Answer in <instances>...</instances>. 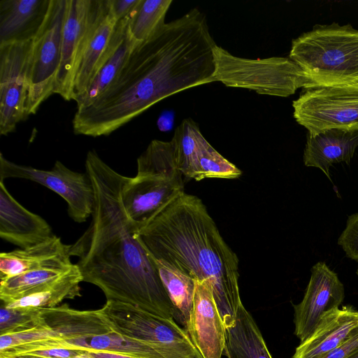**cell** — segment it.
Instances as JSON below:
<instances>
[{
    "label": "cell",
    "instance_id": "6da1fadb",
    "mask_svg": "<svg viewBox=\"0 0 358 358\" xmlns=\"http://www.w3.org/2000/svg\"><path fill=\"white\" fill-rule=\"evenodd\" d=\"M215 44L205 15L197 8L166 23L134 50L105 92L77 108L74 134L108 136L164 99L215 82Z\"/></svg>",
    "mask_w": 358,
    "mask_h": 358
},
{
    "label": "cell",
    "instance_id": "7a4b0ae2",
    "mask_svg": "<svg viewBox=\"0 0 358 358\" xmlns=\"http://www.w3.org/2000/svg\"><path fill=\"white\" fill-rule=\"evenodd\" d=\"M86 173L94 191L88 228L73 244L71 257L83 281L100 288L107 300L135 306L164 318H176L175 308L152 258L137 237L139 226L122 202L124 176L109 166L94 150L87 152Z\"/></svg>",
    "mask_w": 358,
    "mask_h": 358
},
{
    "label": "cell",
    "instance_id": "3957f363",
    "mask_svg": "<svg viewBox=\"0 0 358 358\" xmlns=\"http://www.w3.org/2000/svg\"><path fill=\"white\" fill-rule=\"evenodd\" d=\"M137 237L150 257L199 281H208L225 328L242 303L238 259L202 201L182 192L141 226Z\"/></svg>",
    "mask_w": 358,
    "mask_h": 358
},
{
    "label": "cell",
    "instance_id": "277c9868",
    "mask_svg": "<svg viewBox=\"0 0 358 358\" xmlns=\"http://www.w3.org/2000/svg\"><path fill=\"white\" fill-rule=\"evenodd\" d=\"M289 59L310 87L358 84V29L350 24H316L292 42Z\"/></svg>",
    "mask_w": 358,
    "mask_h": 358
},
{
    "label": "cell",
    "instance_id": "5b68a950",
    "mask_svg": "<svg viewBox=\"0 0 358 358\" xmlns=\"http://www.w3.org/2000/svg\"><path fill=\"white\" fill-rule=\"evenodd\" d=\"M184 192L171 141H152L137 159V173L122 187V205L139 227Z\"/></svg>",
    "mask_w": 358,
    "mask_h": 358
},
{
    "label": "cell",
    "instance_id": "8992f818",
    "mask_svg": "<svg viewBox=\"0 0 358 358\" xmlns=\"http://www.w3.org/2000/svg\"><path fill=\"white\" fill-rule=\"evenodd\" d=\"M214 81L227 87L245 88L260 94L287 97L302 87H310V82L292 59L282 57L246 59L231 55L215 45Z\"/></svg>",
    "mask_w": 358,
    "mask_h": 358
},
{
    "label": "cell",
    "instance_id": "52a82bcc",
    "mask_svg": "<svg viewBox=\"0 0 358 358\" xmlns=\"http://www.w3.org/2000/svg\"><path fill=\"white\" fill-rule=\"evenodd\" d=\"M99 310L113 331L151 345L164 358H203L187 330L173 318L113 300Z\"/></svg>",
    "mask_w": 358,
    "mask_h": 358
},
{
    "label": "cell",
    "instance_id": "ba28073f",
    "mask_svg": "<svg viewBox=\"0 0 358 358\" xmlns=\"http://www.w3.org/2000/svg\"><path fill=\"white\" fill-rule=\"evenodd\" d=\"M67 0H50L43 25L31 42L28 67L27 117L52 94L62 57Z\"/></svg>",
    "mask_w": 358,
    "mask_h": 358
},
{
    "label": "cell",
    "instance_id": "9c48e42d",
    "mask_svg": "<svg viewBox=\"0 0 358 358\" xmlns=\"http://www.w3.org/2000/svg\"><path fill=\"white\" fill-rule=\"evenodd\" d=\"M292 106L296 122L309 134L358 131V84L303 89Z\"/></svg>",
    "mask_w": 358,
    "mask_h": 358
},
{
    "label": "cell",
    "instance_id": "30bf717a",
    "mask_svg": "<svg viewBox=\"0 0 358 358\" xmlns=\"http://www.w3.org/2000/svg\"><path fill=\"white\" fill-rule=\"evenodd\" d=\"M15 178L29 180L52 190L65 200L69 215L82 223L92 216L94 206V191L87 173L73 171L56 161L50 170L38 169L17 164L0 154V180Z\"/></svg>",
    "mask_w": 358,
    "mask_h": 358
},
{
    "label": "cell",
    "instance_id": "8fae6325",
    "mask_svg": "<svg viewBox=\"0 0 358 358\" xmlns=\"http://www.w3.org/2000/svg\"><path fill=\"white\" fill-rule=\"evenodd\" d=\"M31 41L0 45V134L27 117V67Z\"/></svg>",
    "mask_w": 358,
    "mask_h": 358
},
{
    "label": "cell",
    "instance_id": "7c38bea8",
    "mask_svg": "<svg viewBox=\"0 0 358 358\" xmlns=\"http://www.w3.org/2000/svg\"><path fill=\"white\" fill-rule=\"evenodd\" d=\"M108 0H93L88 30L77 58L72 87V100L85 94L96 73L112 52L119 34Z\"/></svg>",
    "mask_w": 358,
    "mask_h": 358
},
{
    "label": "cell",
    "instance_id": "4fadbf2b",
    "mask_svg": "<svg viewBox=\"0 0 358 358\" xmlns=\"http://www.w3.org/2000/svg\"><path fill=\"white\" fill-rule=\"evenodd\" d=\"M344 296V287L337 274L324 262L315 264L302 301L293 305L294 334L300 343L314 332L325 314L340 307Z\"/></svg>",
    "mask_w": 358,
    "mask_h": 358
},
{
    "label": "cell",
    "instance_id": "5bb4252c",
    "mask_svg": "<svg viewBox=\"0 0 358 358\" xmlns=\"http://www.w3.org/2000/svg\"><path fill=\"white\" fill-rule=\"evenodd\" d=\"M185 329L203 358L224 355L226 328L207 280H195L193 305Z\"/></svg>",
    "mask_w": 358,
    "mask_h": 358
},
{
    "label": "cell",
    "instance_id": "9a60e30c",
    "mask_svg": "<svg viewBox=\"0 0 358 358\" xmlns=\"http://www.w3.org/2000/svg\"><path fill=\"white\" fill-rule=\"evenodd\" d=\"M93 0H67L62 31V57L54 94L72 100L75 65L88 30Z\"/></svg>",
    "mask_w": 358,
    "mask_h": 358
},
{
    "label": "cell",
    "instance_id": "2e32d148",
    "mask_svg": "<svg viewBox=\"0 0 358 358\" xmlns=\"http://www.w3.org/2000/svg\"><path fill=\"white\" fill-rule=\"evenodd\" d=\"M54 236L50 224L21 205L0 180V237L20 248H27Z\"/></svg>",
    "mask_w": 358,
    "mask_h": 358
},
{
    "label": "cell",
    "instance_id": "e0dca14e",
    "mask_svg": "<svg viewBox=\"0 0 358 358\" xmlns=\"http://www.w3.org/2000/svg\"><path fill=\"white\" fill-rule=\"evenodd\" d=\"M358 329V310L346 305L325 314L314 332L296 347L292 358H321Z\"/></svg>",
    "mask_w": 358,
    "mask_h": 358
},
{
    "label": "cell",
    "instance_id": "ac0fdd59",
    "mask_svg": "<svg viewBox=\"0 0 358 358\" xmlns=\"http://www.w3.org/2000/svg\"><path fill=\"white\" fill-rule=\"evenodd\" d=\"M70 245L64 244L54 236L41 243L0 254V278H6L27 271L50 268L70 267Z\"/></svg>",
    "mask_w": 358,
    "mask_h": 358
},
{
    "label": "cell",
    "instance_id": "d6986e66",
    "mask_svg": "<svg viewBox=\"0 0 358 358\" xmlns=\"http://www.w3.org/2000/svg\"><path fill=\"white\" fill-rule=\"evenodd\" d=\"M50 0H1L0 45L29 41L48 14Z\"/></svg>",
    "mask_w": 358,
    "mask_h": 358
},
{
    "label": "cell",
    "instance_id": "ffe728a7",
    "mask_svg": "<svg viewBox=\"0 0 358 358\" xmlns=\"http://www.w3.org/2000/svg\"><path fill=\"white\" fill-rule=\"evenodd\" d=\"M358 147V131L329 129L307 133L303 162L308 167L320 169L330 180L329 168L334 163L350 164Z\"/></svg>",
    "mask_w": 358,
    "mask_h": 358
},
{
    "label": "cell",
    "instance_id": "44dd1931",
    "mask_svg": "<svg viewBox=\"0 0 358 358\" xmlns=\"http://www.w3.org/2000/svg\"><path fill=\"white\" fill-rule=\"evenodd\" d=\"M49 328L62 339L93 336L113 331L100 310H78L64 303L41 308Z\"/></svg>",
    "mask_w": 358,
    "mask_h": 358
},
{
    "label": "cell",
    "instance_id": "7402d4cb",
    "mask_svg": "<svg viewBox=\"0 0 358 358\" xmlns=\"http://www.w3.org/2000/svg\"><path fill=\"white\" fill-rule=\"evenodd\" d=\"M129 19L130 16L117 22L120 31L116 43L87 92L76 99L77 108L91 104L107 90L118 77L134 50L141 43L130 32Z\"/></svg>",
    "mask_w": 358,
    "mask_h": 358
},
{
    "label": "cell",
    "instance_id": "603a6c76",
    "mask_svg": "<svg viewBox=\"0 0 358 358\" xmlns=\"http://www.w3.org/2000/svg\"><path fill=\"white\" fill-rule=\"evenodd\" d=\"M47 346L49 349L106 351L137 358H164L151 345L113 331L93 336L50 339L48 341Z\"/></svg>",
    "mask_w": 358,
    "mask_h": 358
},
{
    "label": "cell",
    "instance_id": "cb8c5ba5",
    "mask_svg": "<svg viewBox=\"0 0 358 358\" xmlns=\"http://www.w3.org/2000/svg\"><path fill=\"white\" fill-rule=\"evenodd\" d=\"M227 358H273L262 334L243 303L234 324L226 328L224 355Z\"/></svg>",
    "mask_w": 358,
    "mask_h": 358
},
{
    "label": "cell",
    "instance_id": "d4e9b609",
    "mask_svg": "<svg viewBox=\"0 0 358 358\" xmlns=\"http://www.w3.org/2000/svg\"><path fill=\"white\" fill-rule=\"evenodd\" d=\"M83 282L76 264L54 280L45 285L35 293L6 306L9 307L53 308L64 299L80 296V284ZM5 305V304H4Z\"/></svg>",
    "mask_w": 358,
    "mask_h": 358
},
{
    "label": "cell",
    "instance_id": "484cf974",
    "mask_svg": "<svg viewBox=\"0 0 358 358\" xmlns=\"http://www.w3.org/2000/svg\"><path fill=\"white\" fill-rule=\"evenodd\" d=\"M203 136L192 119H185L171 141L177 166L186 179H195Z\"/></svg>",
    "mask_w": 358,
    "mask_h": 358
},
{
    "label": "cell",
    "instance_id": "4316f807",
    "mask_svg": "<svg viewBox=\"0 0 358 358\" xmlns=\"http://www.w3.org/2000/svg\"><path fill=\"white\" fill-rule=\"evenodd\" d=\"M152 259L175 308L176 317L185 328L193 305L195 280L164 262Z\"/></svg>",
    "mask_w": 358,
    "mask_h": 358
},
{
    "label": "cell",
    "instance_id": "83f0119b",
    "mask_svg": "<svg viewBox=\"0 0 358 358\" xmlns=\"http://www.w3.org/2000/svg\"><path fill=\"white\" fill-rule=\"evenodd\" d=\"M71 266L36 269L1 279L0 299L2 303L7 305L35 293L45 285L64 273Z\"/></svg>",
    "mask_w": 358,
    "mask_h": 358
},
{
    "label": "cell",
    "instance_id": "f1b7e54d",
    "mask_svg": "<svg viewBox=\"0 0 358 358\" xmlns=\"http://www.w3.org/2000/svg\"><path fill=\"white\" fill-rule=\"evenodd\" d=\"M172 0H141L130 15L129 29L138 42H144L166 24L165 16Z\"/></svg>",
    "mask_w": 358,
    "mask_h": 358
},
{
    "label": "cell",
    "instance_id": "f546056e",
    "mask_svg": "<svg viewBox=\"0 0 358 358\" xmlns=\"http://www.w3.org/2000/svg\"><path fill=\"white\" fill-rule=\"evenodd\" d=\"M36 329H50L45 322L41 308L1 306L0 335Z\"/></svg>",
    "mask_w": 358,
    "mask_h": 358
},
{
    "label": "cell",
    "instance_id": "4dcf8cb0",
    "mask_svg": "<svg viewBox=\"0 0 358 358\" xmlns=\"http://www.w3.org/2000/svg\"><path fill=\"white\" fill-rule=\"evenodd\" d=\"M241 171L215 150L203 137L200 145L198 171L195 180L204 178L233 179L240 177Z\"/></svg>",
    "mask_w": 358,
    "mask_h": 358
},
{
    "label": "cell",
    "instance_id": "1f68e13d",
    "mask_svg": "<svg viewBox=\"0 0 358 358\" xmlns=\"http://www.w3.org/2000/svg\"><path fill=\"white\" fill-rule=\"evenodd\" d=\"M52 338L62 339L50 329H36L0 335V352L32 342Z\"/></svg>",
    "mask_w": 358,
    "mask_h": 358
},
{
    "label": "cell",
    "instance_id": "d6a6232c",
    "mask_svg": "<svg viewBox=\"0 0 358 358\" xmlns=\"http://www.w3.org/2000/svg\"><path fill=\"white\" fill-rule=\"evenodd\" d=\"M338 244L350 259L358 262V213L350 215Z\"/></svg>",
    "mask_w": 358,
    "mask_h": 358
},
{
    "label": "cell",
    "instance_id": "836d02e7",
    "mask_svg": "<svg viewBox=\"0 0 358 358\" xmlns=\"http://www.w3.org/2000/svg\"><path fill=\"white\" fill-rule=\"evenodd\" d=\"M141 0H108L110 11L117 22L129 17Z\"/></svg>",
    "mask_w": 358,
    "mask_h": 358
},
{
    "label": "cell",
    "instance_id": "e575fe53",
    "mask_svg": "<svg viewBox=\"0 0 358 358\" xmlns=\"http://www.w3.org/2000/svg\"><path fill=\"white\" fill-rule=\"evenodd\" d=\"M358 352V329L336 348L321 358H348Z\"/></svg>",
    "mask_w": 358,
    "mask_h": 358
},
{
    "label": "cell",
    "instance_id": "d590c367",
    "mask_svg": "<svg viewBox=\"0 0 358 358\" xmlns=\"http://www.w3.org/2000/svg\"><path fill=\"white\" fill-rule=\"evenodd\" d=\"M174 114L171 111H166L161 114L157 120V126L162 131H167L173 128Z\"/></svg>",
    "mask_w": 358,
    "mask_h": 358
},
{
    "label": "cell",
    "instance_id": "8d00e7d4",
    "mask_svg": "<svg viewBox=\"0 0 358 358\" xmlns=\"http://www.w3.org/2000/svg\"><path fill=\"white\" fill-rule=\"evenodd\" d=\"M85 353L92 358H137L124 354L106 351L88 350L85 351Z\"/></svg>",
    "mask_w": 358,
    "mask_h": 358
},
{
    "label": "cell",
    "instance_id": "74e56055",
    "mask_svg": "<svg viewBox=\"0 0 358 358\" xmlns=\"http://www.w3.org/2000/svg\"><path fill=\"white\" fill-rule=\"evenodd\" d=\"M348 358H358V352H357L356 353H355L354 355H352V356H350Z\"/></svg>",
    "mask_w": 358,
    "mask_h": 358
},
{
    "label": "cell",
    "instance_id": "f35d334b",
    "mask_svg": "<svg viewBox=\"0 0 358 358\" xmlns=\"http://www.w3.org/2000/svg\"><path fill=\"white\" fill-rule=\"evenodd\" d=\"M0 358H13L8 356H6L4 355L0 354Z\"/></svg>",
    "mask_w": 358,
    "mask_h": 358
}]
</instances>
